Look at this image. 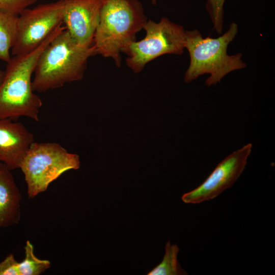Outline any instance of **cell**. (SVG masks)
<instances>
[{"label": "cell", "mask_w": 275, "mask_h": 275, "mask_svg": "<svg viewBox=\"0 0 275 275\" xmlns=\"http://www.w3.org/2000/svg\"><path fill=\"white\" fill-rule=\"evenodd\" d=\"M179 249L176 244L168 241L165 246V254L162 261L147 273L148 275L186 274L178 261Z\"/></svg>", "instance_id": "4fadbf2b"}, {"label": "cell", "mask_w": 275, "mask_h": 275, "mask_svg": "<svg viewBox=\"0 0 275 275\" xmlns=\"http://www.w3.org/2000/svg\"><path fill=\"white\" fill-rule=\"evenodd\" d=\"M238 31V25L230 23L227 31L217 38H203L197 30L185 31V48L190 57L189 67L184 80L189 83L204 74L210 76L205 81L207 86L216 85L227 74L246 67L242 54L227 53L229 44Z\"/></svg>", "instance_id": "277c9868"}, {"label": "cell", "mask_w": 275, "mask_h": 275, "mask_svg": "<svg viewBox=\"0 0 275 275\" xmlns=\"http://www.w3.org/2000/svg\"><path fill=\"white\" fill-rule=\"evenodd\" d=\"M65 28L62 25L59 26L36 48L25 54L14 56L7 62L0 85V119L17 120L25 117L39 121L43 103L33 89L32 76L42 51Z\"/></svg>", "instance_id": "6da1fadb"}, {"label": "cell", "mask_w": 275, "mask_h": 275, "mask_svg": "<svg viewBox=\"0 0 275 275\" xmlns=\"http://www.w3.org/2000/svg\"><path fill=\"white\" fill-rule=\"evenodd\" d=\"M38 0H0V10L17 15Z\"/></svg>", "instance_id": "2e32d148"}, {"label": "cell", "mask_w": 275, "mask_h": 275, "mask_svg": "<svg viewBox=\"0 0 275 275\" xmlns=\"http://www.w3.org/2000/svg\"><path fill=\"white\" fill-rule=\"evenodd\" d=\"M18 16L0 10V60L8 62L17 34Z\"/></svg>", "instance_id": "7c38bea8"}, {"label": "cell", "mask_w": 275, "mask_h": 275, "mask_svg": "<svg viewBox=\"0 0 275 275\" xmlns=\"http://www.w3.org/2000/svg\"><path fill=\"white\" fill-rule=\"evenodd\" d=\"M4 76V71L0 69V85L3 79Z\"/></svg>", "instance_id": "ac0fdd59"}, {"label": "cell", "mask_w": 275, "mask_h": 275, "mask_svg": "<svg viewBox=\"0 0 275 275\" xmlns=\"http://www.w3.org/2000/svg\"><path fill=\"white\" fill-rule=\"evenodd\" d=\"M226 0H206V9L216 33H222L224 22V5Z\"/></svg>", "instance_id": "9a60e30c"}, {"label": "cell", "mask_w": 275, "mask_h": 275, "mask_svg": "<svg viewBox=\"0 0 275 275\" xmlns=\"http://www.w3.org/2000/svg\"><path fill=\"white\" fill-rule=\"evenodd\" d=\"M95 55L93 45H79L65 28L45 47L37 61L32 79L34 91L45 92L81 80L88 59Z\"/></svg>", "instance_id": "7a4b0ae2"}, {"label": "cell", "mask_w": 275, "mask_h": 275, "mask_svg": "<svg viewBox=\"0 0 275 275\" xmlns=\"http://www.w3.org/2000/svg\"><path fill=\"white\" fill-rule=\"evenodd\" d=\"M143 39L131 42L123 52L128 57L126 63L139 73L149 62L166 54L181 55L185 49V30L183 26L162 17L158 22L148 19Z\"/></svg>", "instance_id": "8992f818"}, {"label": "cell", "mask_w": 275, "mask_h": 275, "mask_svg": "<svg viewBox=\"0 0 275 275\" xmlns=\"http://www.w3.org/2000/svg\"><path fill=\"white\" fill-rule=\"evenodd\" d=\"M80 168L79 156L54 142H35L25 154L20 169L24 176L29 198L45 191L61 175Z\"/></svg>", "instance_id": "5b68a950"}, {"label": "cell", "mask_w": 275, "mask_h": 275, "mask_svg": "<svg viewBox=\"0 0 275 275\" xmlns=\"http://www.w3.org/2000/svg\"><path fill=\"white\" fill-rule=\"evenodd\" d=\"M103 0H65L63 23L79 45L92 46Z\"/></svg>", "instance_id": "9c48e42d"}, {"label": "cell", "mask_w": 275, "mask_h": 275, "mask_svg": "<svg viewBox=\"0 0 275 275\" xmlns=\"http://www.w3.org/2000/svg\"><path fill=\"white\" fill-rule=\"evenodd\" d=\"M65 0L40 4L23 10L18 16L16 38L11 54L18 56L39 46L62 25Z\"/></svg>", "instance_id": "52a82bcc"}, {"label": "cell", "mask_w": 275, "mask_h": 275, "mask_svg": "<svg viewBox=\"0 0 275 275\" xmlns=\"http://www.w3.org/2000/svg\"><path fill=\"white\" fill-rule=\"evenodd\" d=\"M25 257L18 262L19 275H39L50 268V262L37 258L34 251L32 243L27 240L24 248Z\"/></svg>", "instance_id": "5bb4252c"}, {"label": "cell", "mask_w": 275, "mask_h": 275, "mask_svg": "<svg viewBox=\"0 0 275 275\" xmlns=\"http://www.w3.org/2000/svg\"><path fill=\"white\" fill-rule=\"evenodd\" d=\"M147 20L139 0H103L92 44L96 54L111 58L120 67L121 53L136 40Z\"/></svg>", "instance_id": "3957f363"}, {"label": "cell", "mask_w": 275, "mask_h": 275, "mask_svg": "<svg viewBox=\"0 0 275 275\" xmlns=\"http://www.w3.org/2000/svg\"><path fill=\"white\" fill-rule=\"evenodd\" d=\"M33 134L24 125L9 118L0 119V162L11 170L20 168Z\"/></svg>", "instance_id": "30bf717a"}, {"label": "cell", "mask_w": 275, "mask_h": 275, "mask_svg": "<svg viewBox=\"0 0 275 275\" xmlns=\"http://www.w3.org/2000/svg\"><path fill=\"white\" fill-rule=\"evenodd\" d=\"M252 148L248 144L225 157L200 186L183 195V202L198 204L209 201L231 187L245 169Z\"/></svg>", "instance_id": "ba28073f"}, {"label": "cell", "mask_w": 275, "mask_h": 275, "mask_svg": "<svg viewBox=\"0 0 275 275\" xmlns=\"http://www.w3.org/2000/svg\"><path fill=\"white\" fill-rule=\"evenodd\" d=\"M151 3L154 5H156L157 3V0H151Z\"/></svg>", "instance_id": "d6986e66"}, {"label": "cell", "mask_w": 275, "mask_h": 275, "mask_svg": "<svg viewBox=\"0 0 275 275\" xmlns=\"http://www.w3.org/2000/svg\"><path fill=\"white\" fill-rule=\"evenodd\" d=\"M21 198L11 170L0 162V227L18 224L20 217Z\"/></svg>", "instance_id": "8fae6325"}, {"label": "cell", "mask_w": 275, "mask_h": 275, "mask_svg": "<svg viewBox=\"0 0 275 275\" xmlns=\"http://www.w3.org/2000/svg\"><path fill=\"white\" fill-rule=\"evenodd\" d=\"M0 275H19L18 262L9 254L0 263Z\"/></svg>", "instance_id": "e0dca14e"}]
</instances>
